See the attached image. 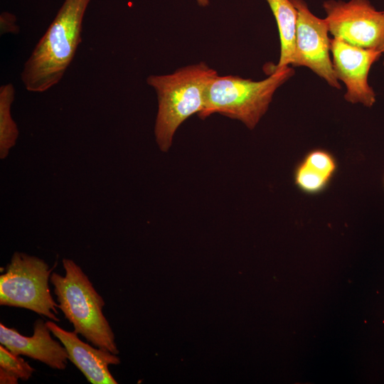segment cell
I'll list each match as a JSON object with an SVG mask.
<instances>
[{
  "instance_id": "cell-9",
  "label": "cell",
  "mask_w": 384,
  "mask_h": 384,
  "mask_svg": "<svg viewBox=\"0 0 384 384\" xmlns=\"http://www.w3.org/2000/svg\"><path fill=\"white\" fill-rule=\"evenodd\" d=\"M43 319L33 324V334L26 336L16 329L0 324V343L16 355H23L39 361L51 368L65 370L69 356L65 346L53 340Z\"/></svg>"
},
{
  "instance_id": "cell-7",
  "label": "cell",
  "mask_w": 384,
  "mask_h": 384,
  "mask_svg": "<svg viewBox=\"0 0 384 384\" xmlns=\"http://www.w3.org/2000/svg\"><path fill=\"white\" fill-rule=\"evenodd\" d=\"M290 1L297 12L294 53L291 65L306 67L331 87L340 89L330 58L331 39L326 19L314 15L304 0Z\"/></svg>"
},
{
  "instance_id": "cell-12",
  "label": "cell",
  "mask_w": 384,
  "mask_h": 384,
  "mask_svg": "<svg viewBox=\"0 0 384 384\" xmlns=\"http://www.w3.org/2000/svg\"><path fill=\"white\" fill-rule=\"evenodd\" d=\"M15 87L11 83L0 87V157L5 159L16 144L18 130L11 114L14 100Z\"/></svg>"
},
{
  "instance_id": "cell-19",
  "label": "cell",
  "mask_w": 384,
  "mask_h": 384,
  "mask_svg": "<svg viewBox=\"0 0 384 384\" xmlns=\"http://www.w3.org/2000/svg\"><path fill=\"white\" fill-rule=\"evenodd\" d=\"M383 64H384V63H383Z\"/></svg>"
},
{
  "instance_id": "cell-11",
  "label": "cell",
  "mask_w": 384,
  "mask_h": 384,
  "mask_svg": "<svg viewBox=\"0 0 384 384\" xmlns=\"http://www.w3.org/2000/svg\"><path fill=\"white\" fill-rule=\"evenodd\" d=\"M275 18L280 39L279 62L270 69L280 70L292 65L297 33V12L290 0H266Z\"/></svg>"
},
{
  "instance_id": "cell-8",
  "label": "cell",
  "mask_w": 384,
  "mask_h": 384,
  "mask_svg": "<svg viewBox=\"0 0 384 384\" xmlns=\"http://www.w3.org/2000/svg\"><path fill=\"white\" fill-rule=\"evenodd\" d=\"M332 63L336 78L346 87L344 98L353 104L372 107L376 100L373 89L368 81L372 65L383 53L351 46L337 38L331 39Z\"/></svg>"
},
{
  "instance_id": "cell-5",
  "label": "cell",
  "mask_w": 384,
  "mask_h": 384,
  "mask_svg": "<svg viewBox=\"0 0 384 384\" xmlns=\"http://www.w3.org/2000/svg\"><path fill=\"white\" fill-rule=\"evenodd\" d=\"M51 270L43 260L15 252L0 276V304L31 310L60 321L48 285Z\"/></svg>"
},
{
  "instance_id": "cell-16",
  "label": "cell",
  "mask_w": 384,
  "mask_h": 384,
  "mask_svg": "<svg viewBox=\"0 0 384 384\" xmlns=\"http://www.w3.org/2000/svg\"><path fill=\"white\" fill-rule=\"evenodd\" d=\"M1 33H17L18 27L16 24V16L9 12H3L0 16Z\"/></svg>"
},
{
  "instance_id": "cell-4",
  "label": "cell",
  "mask_w": 384,
  "mask_h": 384,
  "mask_svg": "<svg viewBox=\"0 0 384 384\" xmlns=\"http://www.w3.org/2000/svg\"><path fill=\"white\" fill-rule=\"evenodd\" d=\"M294 75L289 66L270 69V76L260 81L218 75L208 86L204 108L198 115L204 119L218 113L253 129L267 111L275 91Z\"/></svg>"
},
{
  "instance_id": "cell-18",
  "label": "cell",
  "mask_w": 384,
  "mask_h": 384,
  "mask_svg": "<svg viewBox=\"0 0 384 384\" xmlns=\"http://www.w3.org/2000/svg\"><path fill=\"white\" fill-rule=\"evenodd\" d=\"M196 1L201 7H206L210 4V0H196Z\"/></svg>"
},
{
  "instance_id": "cell-17",
  "label": "cell",
  "mask_w": 384,
  "mask_h": 384,
  "mask_svg": "<svg viewBox=\"0 0 384 384\" xmlns=\"http://www.w3.org/2000/svg\"><path fill=\"white\" fill-rule=\"evenodd\" d=\"M18 378L9 372L0 368V383L1 384H16Z\"/></svg>"
},
{
  "instance_id": "cell-10",
  "label": "cell",
  "mask_w": 384,
  "mask_h": 384,
  "mask_svg": "<svg viewBox=\"0 0 384 384\" xmlns=\"http://www.w3.org/2000/svg\"><path fill=\"white\" fill-rule=\"evenodd\" d=\"M51 333L65 346L69 360L92 384H117L109 370L110 365H118L120 359L116 354L99 348H94L81 341L75 331H68L55 323L46 322Z\"/></svg>"
},
{
  "instance_id": "cell-6",
  "label": "cell",
  "mask_w": 384,
  "mask_h": 384,
  "mask_svg": "<svg viewBox=\"0 0 384 384\" xmlns=\"http://www.w3.org/2000/svg\"><path fill=\"white\" fill-rule=\"evenodd\" d=\"M323 8L334 38L384 53V11H377L368 0H328Z\"/></svg>"
},
{
  "instance_id": "cell-2",
  "label": "cell",
  "mask_w": 384,
  "mask_h": 384,
  "mask_svg": "<svg viewBox=\"0 0 384 384\" xmlns=\"http://www.w3.org/2000/svg\"><path fill=\"white\" fill-rule=\"evenodd\" d=\"M217 75L216 70L201 62L181 68L171 74L147 78V83L157 96L154 134L161 151L169 150L179 126L203 110L208 86Z\"/></svg>"
},
{
  "instance_id": "cell-3",
  "label": "cell",
  "mask_w": 384,
  "mask_h": 384,
  "mask_svg": "<svg viewBox=\"0 0 384 384\" xmlns=\"http://www.w3.org/2000/svg\"><path fill=\"white\" fill-rule=\"evenodd\" d=\"M65 276L50 275L58 308L81 334L95 347L118 354L114 334L102 313L105 303L88 277L73 260L63 259Z\"/></svg>"
},
{
  "instance_id": "cell-1",
  "label": "cell",
  "mask_w": 384,
  "mask_h": 384,
  "mask_svg": "<svg viewBox=\"0 0 384 384\" xmlns=\"http://www.w3.org/2000/svg\"><path fill=\"white\" fill-rule=\"evenodd\" d=\"M91 0H65L26 61L21 81L32 92H43L63 78L81 42L82 22Z\"/></svg>"
},
{
  "instance_id": "cell-13",
  "label": "cell",
  "mask_w": 384,
  "mask_h": 384,
  "mask_svg": "<svg viewBox=\"0 0 384 384\" xmlns=\"http://www.w3.org/2000/svg\"><path fill=\"white\" fill-rule=\"evenodd\" d=\"M294 181L301 191L316 194L326 189L331 178L301 161L294 169Z\"/></svg>"
},
{
  "instance_id": "cell-14",
  "label": "cell",
  "mask_w": 384,
  "mask_h": 384,
  "mask_svg": "<svg viewBox=\"0 0 384 384\" xmlns=\"http://www.w3.org/2000/svg\"><path fill=\"white\" fill-rule=\"evenodd\" d=\"M0 368L24 381L35 371L20 355L14 354L2 344L0 346Z\"/></svg>"
},
{
  "instance_id": "cell-15",
  "label": "cell",
  "mask_w": 384,
  "mask_h": 384,
  "mask_svg": "<svg viewBox=\"0 0 384 384\" xmlns=\"http://www.w3.org/2000/svg\"><path fill=\"white\" fill-rule=\"evenodd\" d=\"M302 161L330 178H332L336 174L338 166L337 161L333 154L322 149L309 151L303 157Z\"/></svg>"
}]
</instances>
